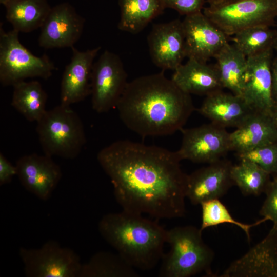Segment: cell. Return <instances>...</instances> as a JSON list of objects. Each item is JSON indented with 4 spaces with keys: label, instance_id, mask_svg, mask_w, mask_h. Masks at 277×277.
<instances>
[{
    "label": "cell",
    "instance_id": "obj_1",
    "mask_svg": "<svg viewBox=\"0 0 277 277\" xmlns=\"http://www.w3.org/2000/svg\"><path fill=\"white\" fill-rule=\"evenodd\" d=\"M123 210L157 219L185 215L187 174L176 151L119 140L97 153Z\"/></svg>",
    "mask_w": 277,
    "mask_h": 277
},
{
    "label": "cell",
    "instance_id": "obj_2",
    "mask_svg": "<svg viewBox=\"0 0 277 277\" xmlns=\"http://www.w3.org/2000/svg\"><path fill=\"white\" fill-rule=\"evenodd\" d=\"M115 108L124 125L144 137L181 131L195 110L191 95L163 70L128 82Z\"/></svg>",
    "mask_w": 277,
    "mask_h": 277
},
{
    "label": "cell",
    "instance_id": "obj_3",
    "mask_svg": "<svg viewBox=\"0 0 277 277\" xmlns=\"http://www.w3.org/2000/svg\"><path fill=\"white\" fill-rule=\"evenodd\" d=\"M104 239L134 268L149 270L164 254L167 230L142 214L122 210L105 215L98 224Z\"/></svg>",
    "mask_w": 277,
    "mask_h": 277
},
{
    "label": "cell",
    "instance_id": "obj_4",
    "mask_svg": "<svg viewBox=\"0 0 277 277\" xmlns=\"http://www.w3.org/2000/svg\"><path fill=\"white\" fill-rule=\"evenodd\" d=\"M202 233L200 228L192 225L167 230L170 249L161 259L159 276L189 277L202 272L212 275L214 253L204 242Z\"/></svg>",
    "mask_w": 277,
    "mask_h": 277
},
{
    "label": "cell",
    "instance_id": "obj_5",
    "mask_svg": "<svg viewBox=\"0 0 277 277\" xmlns=\"http://www.w3.org/2000/svg\"><path fill=\"white\" fill-rule=\"evenodd\" d=\"M36 132L44 153L73 159L86 143L83 122L70 106L60 104L45 112L36 122Z\"/></svg>",
    "mask_w": 277,
    "mask_h": 277
},
{
    "label": "cell",
    "instance_id": "obj_6",
    "mask_svg": "<svg viewBox=\"0 0 277 277\" xmlns=\"http://www.w3.org/2000/svg\"><path fill=\"white\" fill-rule=\"evenodd\" d=\"M19 32L5 31L0 26V82L3 86H13L26 78L48 79L56 69L46 54H33L20 42Z\"/></svg>",
    "mask_w": 277,
    "mask_h": 277
},
{
    "label": "cell",
    "instance_id": "obj_7",
    "mask_svg": "<svg viewBox=\"0 0 277 277\" xmlns=\"http://www.w3.org/2000/svg\"><path fill=\"white\" fill-rule=\"evenodd\" d=\"M203 12L229 36L248 28L272 25L277 17V0H239L208 6Z\"/></svg>",
    "mask_w": 277,
    "mask_h": 277
},
{
    "label": "cell",
    "instance_id": "obj_8",
    "mask_svg": "<svg viewBox=\"0 0 277 277\" xmlns=\"http://www.w3.org/2000/svg\"><path fill=\"white\" fill-rule=\"evenodd\" d=\"M19 254L28 277H79L80 258L55 241L49 240L39 248L22 247Z\"/></svg>",
    "mask_w": 277,
    "mask_h": 277
},
{
    "label": "cell",
    "instance_id": "obj_9",
    "mask_svg": "<svg viewBox=\"0 0 277 277\" xmlns=\"http://www.w3.org/2000/svg\"><path fill=\"white\" fill-rule=\"evenodd\" d=\"M128 83L120 57L104 51L94 63L92 70L90 95L93 110L104 113L115 108Z\"/></svg>",
    "mask_w": 277,
    "mask_h": 277
},
{
    "label": "cell",
    "instance_id": "obj_10",
    "mask_svg": "<svg viewBox=\"0 0 277 277\" xmlns=\"http://www.w3.org/2000/svg\"><path fill=\"white\" fill-rule=\"evenodd\" d=\"M181 146L176 152L180 160L210 164L230 151L229 133L226 129L211 122L182 129Z\"/></svg>",
    "mask_w": 277,
    "mask_h": 277
},
{
    "label": "cell",
    "instance_id": "obj_11",
    "mask_svg": "<svg viewBox=\"0 0 277 277\" xmlns=\"http://www.w3.org/2000/svg\"><path fill=\"white\" fill-rule=\"evenodd\" d=\"M273 48L247 57L241 97L254 112L271 115L272 95L271 65Z\"/></svg>",
    "mask_w": 277,
    "mask_h": 277
},
{
    "label": "cell",
    "instance_id": "obj_12",
    "mask_svg": "<svg viewBox=\"0 0 277 277\" xmlns=\"http://www.w3.org/2000/svg\"><path fill=\"white\" fill-rule=\"evenodd\" d=\"M85 20L69 3L51 8L41 28L38 45L44 49L72 48L80 39Z\"/></svg>",
    "mask_w": 277,
    "mask_h": 277
},
{
    "label": "cell",
    "instance_id": "obj_13",
    "mask_svg": "<svg viewBox=\"0 0 277 277\" xmlns=\"http://www.w3.org/2000/svg\"><path fill=\"white\" fill-rule=\"evenodd\" d=\"M182 24L188 58L207 63L229 43L228 36L202 11L185 16Z\"/></svg>",
    "mask_w": 277,
    "mask_h": 277
},
{
    "label": "cell",
    "instance_id": "obj_14",
    "mask_svg": "<svg viewBox=\"0 0 277 277\" xmlns=\"http://www.w3.org/2000/svg\"><path fill=\"white\" fill-rule=\"evenodd\" d=\"M147 41L152 61L163 71L174 70L186 57L184 31L179 19L154 25Z\"/></svg>",
    "mask_w": 277,
    "mask_h": 277
},
{
    "label": "cell",
    "instance_id": "obj_15",
    "mask_svg": "<svg viewBox=\"0 0 277 277\" xmlns=\"http://www.w3.org/2000/svg\"><path fill=\"white\" fill-rule=\"evenodd\" d=\"M208 164L187 175L186 197L194 205L222 197L234 185L230 161L222 158Z\"/></svg>",
    "mask_w": 277,
    "mask_h": 277
},
{
    "label": "cell",
    "instance_id": "obj_16",
    "mask_svg": "<svg viewBox=\"0 0 277 277\" xmlns=\"http://www.w3.org/2000/svg\"><path fill=\"white\" fill-rule=\"evenodd\" d=\"M52 157L32 153L22 156L15 164L22 186L42 200L50 197L62 176L61 167Z\"/></svg>",
    "mask_w": 277,
    "mask_h": 277
},
{
    "label": "cell",
    "instance_id": "obj_17",
    "mask_svg": "<svg viewBox=\"0 0 277 277\" xmlns=\"http://www.w3.org/2000/svg\"><path fill=\"white\" fill-rule=\"evenodd\" d=\"M100 46L85 51L71 48L72 57L63 72L60 104L70 106L83 101L91 93V77L94 60Z\"/></svg>",
    "mask_w": 277,
    "mask_h": 277
},
{
    "label": "cell",
    "instance_id": "obj_18",
    "mask_svg": "<svg viewBox=\"0 0 277 277\" xmlns=\"http://www.w3.org/2000/svg\"><path fill=\"white\" fill-rule=\"evenodd\" d=\"M221 277H277V231L267 235L232 262Z\"/></svg>",
    "mask_w": 277,
    "mask_h": 277
},
{
    "label": "cell",
    "instance_id": "obj_19",
    "mask_svg": "<svg viewBox=\"0 0 277 277\" xmlns=\"http://www.w3.org/2000/svg\"><path fill=\"white\" fill-rule=\"evenodd\" d=\"M198 112L222 127L237 128L253 111L242 97L223 89L206 96Z\"/></svg>",
    "mask_w": 277,
    "mask_h": 277
},
{
    "label": "cell",
    "instance_id": "obj_20",
    "mask_svg": "<svg viewBox=\"0 0 277 277\" xmlns=\"http://www.w3.org/2000/svg\"><path fill=\"white\" fill-rule=\"evenodd\" d=\"M277 141V127L271 116L254 112L229 133L230 151L246 152Z\"/></svg>",
    "mask_w": 277,
    "mask_h": 277
},
{
    "label": "cell",
    "instance_id": "obj_21",
    "mask_svg": "<svg viewBox=\"0 0 277 277\" xmlns=\"http://www.w3.org/2000/svg\"><path fill=\"white\" fill-rule=\"evenodd\" d=\"M171 79L190 95L206 96L223 89L214 65L192 58L176 68Z\"/></svg>",
    "mask_w": 277,
    "mask_h": 277
},
{
    "label": "cell",
    "instance_id": "obj_22",
    "mask_svg": "<svg viewBox=\"0 0 277 277\" xmlns=\"http://www.w3.org/2000/svg\"><path fill=\"white\" fill-rule=\"evenodd\" d=\"M5 7L13 29L24 33L41 28L52 8L47 0H10Z\"/></svg>",
    "mask_w": 277,
    "mask_h": 277
},
{
    "label": "cell",
    "instance_id": "obj_23",
    "mask_svg": "<svg viewBox=\"0 0 277 277\" xmlns=\"http://www.w3.org/2000/svg\"><path fill=\"white\" fill-rule=\"evenodd\" d=\"M119 30L132 34L142 31L166 8L163 0H119Z\"/></svg>",
    "mask_w": 277,
    "mask_h": 277
},
{
    "label": "cell",
    "instance_id": "obj_24",
    "mask_svg": "<svg viewBox=\"0 0 277 277\" xmlns=\"http://www.w3.org/2000/svg\"><path fill=\"white\" fill-rule=\"evenodd\" d=\"M214 58V66L223 88L241 96L247 57L233 44L228 43Z\"/></svg>",
    "mask_w": 277,
    "mask_h": 277
},
{
    "label": "cell",
    "instance_id": "obj_25",
    "mask_svg": "<svg viewBox=\"0 0 277 277\" xmlns=\"http://www.w3.org/2000/svg\"><path fill=\"white\" fill-rule=\"evenodd\" d=\"M11 105L25 118L37 122L47 111V94L37 81H23L15 84Z\"/></svg>",
    "mask_w": 277,
    "mask_h": 277
},
{
    "label": "cell",
    "instance_id": "obj_26",
    "mask_svg": "<svg viewBox=\"0 0 277 277\" xmlns=\"http://www.w3.org/2000/svg\"><path fill=\"white\" fill-rule=\"evenodd\" d=\"M133 266L118 253L101 251L82 264L79 277H137Z\"/></svg>",
    "mask_w": 277,
    "mask_h": 277
},
{
    "label": "cell",
    "instance_id": "obj_27",
    "mask_svg": "<svg viewBox=\"0 0 277 277\" xmlns=\"http://www.w3.org/2000/svg\"><path fill=\"white\" fill-rule=\"evenodd\" d=\"M271 175L256 164L248 160H241L239 164L233 165L231 169L234 185L245 196L265 193Z\"/></svg>",
    "mask_w": 277,
    "mask_h": 277
},
{
    "label": "cell",
    "instance_id": "obj_28",
    "mask_svg": "<svg viewBox=\"0 0 277 277\" xmlns=\"http://www.w3.org/2000/svg\"><path fill=\"white\" fill-rule=\"evenodd\" d=\"M270 27L257 26L241 30L233 35V44L246 57L273 48L277 31Z\"/></svg>",
    "mask_w": 277,
    "mask_h": 277
},
{
    "label": "cell",
    "instance_id": "obj_29",
    "mask_svg": "<svg viewBox=\"0 0 277 277\" xmlns=\"http://www.w3.org/2000/svg\"><path fill=\"white\" fill-rule=\"evenodd\" d=\"M200 205L202 208V223L200 229L202 231L208 227L224 223L230 224L242 229L249 241L251 239V229L267 221L266 219L263 218L252 224H245L238 221L231 215L226 207L219 199L203 202Z\"/></svg>",
    "mask_w": 277,
    "mask_h": 277
},
{
    "label": "cell",
    "instance_id": "obj_30",
    "mask_svg": "<svg viewBox=\"0 0 277 277\" xmlns=\"http://www.w3.org/2000/svg\"><path fill=\"white\" fill-rule=\"evenodd\" d=\"M236 154L240 161H251L271 175H277V141Z\"/></svg>",
    "mask_w": 277,
    "mask_h": 277
},
{
    "label": "cell",
    "instance_id": "obj_31",
    "mask_svg": "<svg viewBox=\"0 0 277 277\" xmlns=\"http://www.w3.org/2000/svg\"><path fill=\"white\" fill-rule=\"evenodd\" d=\"M265 192L266 198L260 211V214L273 225L272 229L277 231V175H273Z\"/></svg>",
    "mask_w": 277,
    "mask_h": 277
},
{
    "label": "cell",
    "instance_id": "obj_32",
    "mask_svg": "<svg viewBox=\"0 0 277 277\" xmlns=\"http://www.w3.org/2000/svg\"><path fill=\"white\" fill-rule=\"evenodd\" d=\"M166 8H171L181 15L187 16L201 12L205 0H163Z\"/></svg>",
    "mask_w": 277,
    "mask_h": 277
},
{
    "label": "cell",
    "instance_id": "obj_33",
    "mask_svg": "<svg viewBox=\"0 0 277 277\" xmlns=\"http://www.w3.org/2000/svg\"><path fill=\"white\" fill-rule=\"evenodd\" d=\"M16 165H13L1 152L0 153V185L10 183L13 177L17 175Z\"/></svg>",
    "mask_w": 277,
    "mask_h": 277
},
{
    "label": "cell",
    "instance_id": "obj_34",
    "mask_svg": "<svg viewBox=\"0 0 277 277\" xmlns=\"http://www.w3.org/2000/svg\"><path fill=\"white\" fill-rule=\"evenodd\" d=\"M271 72L272 77V95L274 103L277 102V56L273 57Z\"/></svg>",
    "mask_w": 277,
    "mask_h": 277
},
{
    "label": "cell",
    "instance_id": "obj_35",
    "mask_svg": "<svg viewBox=\"0 0 277 277\" xmlns=\"http://www.w3.org/2000/svg\"><path fill=\"white\" fill-rule=\"evenodd\" d=\"M239 0H207L209 6H214L222 5L232 2H234Z\"/></svg>",
    "mask_w": 277,
    "mask_h": 277
},
{
    "label": "cell",
    "instance_id": "obj_36",
    "mask_svg": "<svg viewBox=\"0 0 277 277\" xmlns=\"http://www.w3.org/2000/svg\"><path fill=\"white\" fill-rule=\"evenodd\" d=\"M271 116L277 127V102L274 104L272 109Z\"/></svg>",
    "mask_w": 277,
    "mask_h": 277
},
{
    "label": "cell",
    "instance_id": "obj_37",
    "mask_svg": "<svg viewBox=\"0 0 277 277\" xmlns=\"http://www.w3.org/2000/svg\"><path fill=\"white\" fill-rule=\"evenodd\" d=\"M273 48L274 50H275L277 52V35L273 45Z\"/></svg>",
    "mask_w": 277,
    "mask_h": 277
},
{
    "label": "cell",
    "instance_id": "obj_38",
    "mask_svg": "<svg viewBox=\"0 0 277 277\" xmlns=\"http://www.w3.org/2000/svg\"><path fill=\"white\" fill-rule=\"evenodd\" d=\"M10 0H0V3L5 6Z\"/></svg>",
    "mask_w": 277,
    "mask_h": 277
}]
</instances>
